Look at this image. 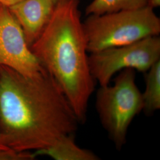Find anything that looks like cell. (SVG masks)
<instances>
[{
    "label": "cell",
    "instance_id": "52a82bcc",
    "mask_svg": "<svg viewBox=\"0 0 160 160\" xmlns=\"http://www.w3.org/2000/svg\"><path fill=\"white\" fill-rule=\"evenodd\" d=\"M55 7L52 0H22L8 7L22 27L29 46L42 33Z\"/></svg>",
    "mask_w": 160,
    "mask_h": 160
},
{
    "label": "cell",
    "instance_id": "6da1fadb",
    "mask_svg": "<svg viewBox=\"0 0 160 160\" xmlns=\"http://www.w3.org/2000/svg\"><path fill=\"white\" fill-rule=\"evenodd\" d=\"M79 122L46 69L29 77L0 66V134L17 152L37 151L75 134Z\"/></svg>",
    "mask_w": 160,
    "mask_h": 160
},
{
    "label": "cell",
    "instance_id": "5bb4252c",
    "mask_svg": "<svg viewBox=\"0 0 160 160\" xmlns=\"http://www.w3.org/2000/svg\"><path fill=\"white\" fill-rule=\"evenodd\" d=\"M61 1H64V0H61Z\"/></svg>",
    "mask_w": 160,
    "mask_h": 160
},
{
    "label": "cell",
    "instance_id": "3957f363",
    "mask_svg": "<svg viewBox=\"0 0 160 160\" xmlns=\"http://www.w3.org/2000/svg\"><path fill=\"white\" fill-rule=\"evenodd\" d=\"M82 25L87 50L90 53L131 44L160 33V18L148 6L89 15Z\"/></svg>",
    "mask_w": 160,
    "mask_h": 160
},
{
    "label": "cell",
    "instance_id": "9c48e42d",
    "mask_svg": "<svg viewBox=\"0 0 160 160\" xmlns=\"http://www.w3.org/2000/svg\"><path fill=\"white\" fill-rule=\"evenodd\" d=\"M145 88L142 94L143 110L147 116L160 109V60L144 72Z\"/></svg>",
    "mask_w": 160,
    "mask_h": 160
},
{
    "label": "cell",
    "instance_id": "8fae6325",
    "mask_svg": "<svg viewBox=\"0 0 160 160\" xmlns=\"http://www.w3.org/2000/svg\"><path fill=\"white\" fill-rule=\"evenodd\" d=\"M35 158L31 152H17L6 145L0 134V160H31Z\"/></svg>",
    "mask_w": 160,
    "mask_h": 160
},
{
    "label": "cell",
    "instance_id": "8992f818",
    "mask_svg": "<svg viewBox=\"0 0 160 160\" xmlns=\"http://www.w3.org/2000/svg\"><path fill=\"white\" fill-rule=\"evenodd\" d=\"M0 66L29 77L45 70L31 51L20 24L9 8L1 4Z\"/></svg>",
    "mask_w": 160,
    "mask_h": 160
},
{
    "label": "cell",
    "instance_id": "7c38bea8",
    "mask_svg": "<svg viewBox=\"0 0 160 160\" xmlns=\"http://www.w3.org/2000/svg\"><path fill=\"white\" fill-rule=\"evenodd\" d=\"M20 1L22 0H0V4L8 8L11 6L16 4Z\"/></svg>",
    "mask_w": 160,
    "mask_h": 160
},
{
    "label": "cell",
    "instance_id": "7a4b0ae2",
    "mask_svg": "<svg viewBox=\"0 0 160 160\" xmlns=\"http://www.w3.org/2000/svg\"><path fill=\"white\" fill-rule=\"evenodd\" d=\"M79 3V0H65L57 4L45 28L30 48L57 82L82 124L87 120L95 80L89 67Z\"/></svg>",
    "mask_w": 160,
    "mask_h": 160
},
{
    "label": "cell",
    "instance_id": "277c9868",
    "mask_svg": "<svg viewBox=\"0 0 160 160\" xmlns=\"http://www.w3.org/2000/svg\"><path fill=\"white\" fill-rule=\"evenodd\" d=\"M95 106L102 125L115 148L120 151L126 144L132 122L143 110L142 94L136 83L135 70L123 69L112 85L100 86Z\"/></svg>",
    "mask_w": 160,
    "mask_h": 160
},
{
    "label": "cell",
    "instance_id": "ba28073f",
    "mask_svg": "<svg viewBox=\"0 0 160 160\" xmlns=\"http://www.w3.org/2000/svg\"><path fill=\"white\" fill-rule=\"evenodd\" d=\"M35 157L43 155L55 160H98L100 157L91 150L82 148L75 141L74 134L60 138L46 148L34 152Z\"/></svg>",
    "mask_w": 160,
    "mask_h": 160
},
{
    "label": "cell",
    "instance_id": "4fadbf2b",
    "mask_svg": "<svg viewBox=\"0 0 160 160\" xmlns=\"http://www.w3.org/2000/svg\"><path fill=\"white\" fill-rule=\"evenodd\" d=\"M148 6L154 9L160 6V0H147Z\"/></svg>",
    "mask_w": 160,
    "mask_h": 160
},
{
    "label": "cell",
    "instance_id": "30bf717a",
    "mask_svg": "<svg viewBox=\"0 0 160 160\" xmlns=\"http://www.w3.org/2000/svg\"><path fill=\"white\" fill-rule=\"evenodd\" d=\"M148 6L147 0H92L86 7V16L141 8Z\"/></svg>",
    "mask_w": 160,
    "mask_h": 160
},
{
    "label": "cell",
    "instance_id": "5b68a950",
    "mask_svg": "<svg viewBox=\"0 0 160 160\" xmlns=\"http://www.w3.org/2000/svg\"><path fill=\"white\" fill-rule=\"evenodd\" d=\"M160 60L159 36L91 53L88 55L91 74L100 86L109 84L114 75L125 69H133L144 73Z\"/></svg>",
    "mask_w": 160,
    "mask_h": 160
}]
</instances>
